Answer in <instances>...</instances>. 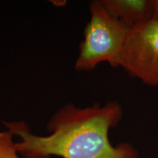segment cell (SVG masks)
Here are the masks:
<instances>
[{"mask_svg":"<svg viewBox=\"0 0 158 158\" xmlns=\"http://www.w3.org/2000/svg\"><path fill=\"white\" fill-rule=\"evenodd\" d=\"M152 19L158 20V0H152Z\"/></svg>","mask_w":158,"mask_h":158,"instance_id":"obj_6","label":"cell"},{"mask_svg":"<svg viewBox=\"0 0 158 158\" xmlns=\"http://www.w3.org/2000/svg\"><path fill=\"white\" fill-rule=\"evenodd\" d=\"M89 13L74 68L90 71L103 62L118 68L130 27L111 16L100 0L90 3Z\"/></svg>","mask_w":158,"mask_h":158,"instance_id":"obj_2","label":"cell"},{"mask_svg":"<svg viewBox=\"0 0 158 158\" xmlns=\"http://www.w3.org/2000/svg\"><path fill=\"white\" fill-rule=\"evenodd\" d=\"M14 137L8 130L0 132V158H24L18 151Z\"/></svg>","mask_w":158,"mask_h":158,"instance_id":"obj_5","label":"cell"},{"mask_svg":"<svg viewBox=\"0 0 158 158\" xmlns=\"http://www.w3.org/2000/svg\"><path fill=\"white\" fill-rule=\"evenodd\" d=\"M109 14L129 27L152 19V0H100Z\"/></svg>","mask_w":158,"mask_h":158,"instance_id":"obj_4","label":"cell"},{"mask_svg":"<svg viewBox=\"0 0 158 158\" xmlns=\"http://www.w3.org/2000/svg\"><path fill=\"white\" fill-rule=\"evenodd\" d=\"M123 110L116 102L78 107L67 103L53 114L47 124L48 135L32 133L24 122H4L14 136L18 151L24 158H137L129 143L112 145L110 128L122 119Z\"/></svg>","mask_w":158,"mask_h":158,"instance_id":"obj_1","label":"cell"},{"mask_svg":"<svg viewBox=\"0 0 158 158\" xmlns=\"http://www.w3.org/2000/svg\"><path fill=\"white\" fill-rule=\"evenodd\" d=\"M119 67L143 84L158 86V20L130 27Z\"/></svg>","mask_w":158,"mask_h":158,"instance_id":"obj_3","label":"cell"}]
</instances>
